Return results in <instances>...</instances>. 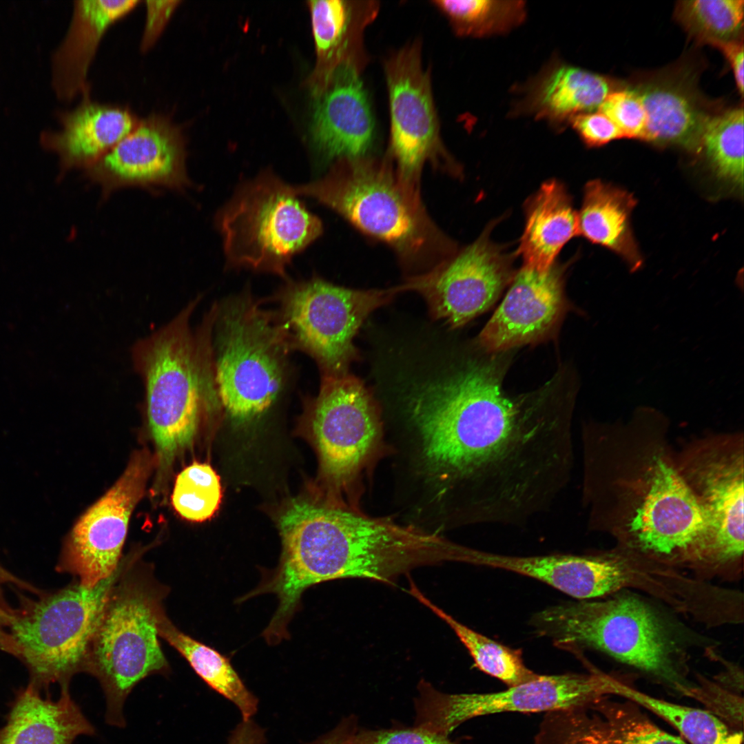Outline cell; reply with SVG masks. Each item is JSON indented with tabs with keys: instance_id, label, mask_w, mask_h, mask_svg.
Wrapping results in <instances>:
<instances>
[{
	"instance_id": "obj_1",
	"label": "cell",
	"mask_w": 744,
	"mask_h": 744,
	"mask_svg": "<svg viewBox=\"0 0 744 744\" xmlns=\"http://www.w3.org/2000/svg\"><path fill=\"white\" fill-rule=\"evenodd\" d=\"M497 363L471 361L411 389L392 444L422 525H521L551 507L573 468L572 406L509 396ZM407 485V486H408Z\"/></svg>"
},
{
	"instance_id": "obj_2",
	"label": "cell",
	"mask_w": 744,
	"mask_h": 744,
	"mask_svg": "<svg viewBox=\"0 0 744 744\" xmlns=\"http://www.w3.org/2000/svg\"><path fill=\"white\" fill-rule=\"evenodd\" d=\"M661 425L633 420L582 431V502L590 529L617 548L691 568L707 540L703 514L680 475Z\"/></svg>"
},
{
	"instance_id": "obj_3",
	"label": "cell",
	"mask_w": 744,
	"mask_h": 744,
	"mask_svg": "<svg viewBox=\"0 0 744 744\" xmlns=\"http://www.w3.org/2000/svg\"><path fill=\"white\" fill-rule=\"evenodd\" d=\"M282 552L249 595H276L270 623L285 630L309 588L334 579H367L394 584L414 569L420 538L412 526L360 510L293 501L279 519Z\"/></svg>"
},
{
	"instance_id": "obj_4",
	"label": "cell",
	"mask_w": 744,
	"mask_h": 744,
	"mask_svg": "<svg viewBox=\"0 0 744 744\" xmlns=\"http://www.w3.org/2000/svg\"><path fill=\"white\" fill-rule=\"evenodd\" d=\"M200 300L198 296L131 350L161 471L191 444L202 418L222 409L212 344L217 304L193 327L191 318Z\"/></svg>"
},
{
	"instance_id": "obj_5",
	"label": "cell",
	"mask_w": 744,
	"mask_h": 744,
	"mask_svg": "<svg viewBox=\"0 0 744 744\" xmlns=\"http://www.w3.org/2000/svg\"><path fill=\"white\" fill-rule=\"evenodd\" d=\"M387 244L407 271L424 273L451 258L456 243L435 225L420 187L404 180L388 156L341 158L323 177L294 187Z\"/></svg>"
},
{
	"instance_id": "obj_6",
	"label": "cell",
	"mask_w": 744,
	"mask_h": 744,
	"mask_svg": "<svg viewBox=\"0 0 744 744\" xmlns=\"http://www.w3.org/2000/svg\"><path fill=\"white\" fill-rule=\"evenodd\" d=\"M248 288L217 303L214 366L221 409L238 424L258 421L292 388V352L273 310Z\"/></svg>"
},
{
	"instance_id": "obj_7",
	"label": "cell",
	"mask_w": 744,
	"mask_h": 744,
	"mask_svg": "<svg viewBox=\"0 0 744 744\" xmlns=\"http://www.w3.org/2000/svg\"><path fill=\"white\" fill-rule=\"evenodd\" d=\"M531 625L563 648H588L643 672L686 696L685 652L666 623L647 603L628 595L581 600L535 613Z\"/></svg>"
},
{
	"instance_id": "obj_8",
	"label": "cell",
	"mask_w": 744,
	"mask_h": 744,
	"mask_svg": "<svg viewBox=\"0 0 744 744\" xmlns=\"http://www.w3.org/2000/svg\"><path fill=\"white\" fill-rule=\"evenodd\" d=\"M133 561L111 588L89 648L85 672L99 682L106 699V722L123 727L124 702L136 684L169 673L158 625L169 590L153 568Z\"/></svg>"
},
{
	"instance_id": "obj_9",
	"label": "cell",
	"mask_w": 744,
	"mask_h": 744,
	"mask_svg": "<svg viewBox=\"0 0 744 744\" xmlns=\"http://www.w3.org/2000/svg\"><path fill=\"white\" fill-rule=\"evenodd\" d=\"M309 404L322 476L343 508L360 510L366 482L378 463L393 454L380 409L364 383L349 373L321 378Z\"/></svg>"
},
{
	"instance_id": "obj_10",
	"label": "cell",
	"mask_w": 744,
	"mask_h": 744,
	"mask_svg": "<svg viewBox=\"0 0 744 744\" xmlns=\"http://www.w3.org/2000/svg\"><path fill=\"white\" fill-rule=\"evenodd\" d=\"M298 196L270 171L242 185L216 218L227 265L287 279L292 258L322 233Z\"/></svg>"
},
{
	"instance_id": "obj_11",
	"label": "cell",
	"mask_w": 744,
	"mask_h": 744,
	"mask_svg": "<svg viewBox=\"0 0 744 744\" xmlns=\"http://www.w3.org/2000/svg\"><path fill=\"white\" fill-rule=\"evenodd\" d=\"M134 558L121 561L116 571L93 588L78 581L32 602L6 617L14 654L28 667L30 683L40 691L52 683L68 687L85 672L90 643L108 594Z\"/></svg>"
},
{
	"instance_id": "obj_12",
	"label": "cell",
	"mask_w": 744,
	"mask_h": 744,
	"mask_svg": "<svg viewBox=\"0 0 744 744\" xmlns=\"http://www.w3.org/2000/svg\"><path fill=\"white\" fill-rule=\"evenodd\" d=\"M400 292L399 285L354 289L317 276L287 280L272 297L273 311L291 351L313 358L321 378L338 377L348 373L357 358L353 338L364 321Z\"/></svg>"
},
{
	"instance_id": "obj_13",
	"label": "cell",
	"mask_w": 744,
	"mask_h": 744,
	"mask_svg": "<svg viewBox=\"0 0 744 744\" xmlns=\"http://www.w3.org/2000/svg\"><path fill=\"white\" fill-rule=\"evenodd\" d=\"M677 470L698 504L707 540L699 578L737 579L743 561V437L710 435L674 451Z\"/></svg>"
},
{
	"instance_id": "obj_14",
	"label": "cell",
	"mask_w": 744,
	"mask_h": 744,
	"mask_svg": "<svg viewBox=\"0 0 744 744\" xmlns=\"http://www.w3.org/2000/svg\"><path fill=\"white\" fill-rule=\"evenodd\" d=\"M608 695V674L597 670L588 674L538 675L506 690L485 694H446L422 681L415 700V725L448 736L477 716L578 709Z\"/></svg>"
},
{
	"instance_id": "obj_15",
	"label": "cell",
	"mask_w": 744,
	"mask_h": 744,
	"mask_svg": "<svg viewBox=\"0 0 744 744\" xmlns=\"http://www.w3.org/2000/svg\"><path fill=\"white\" fill-rule=\"evenodd\" d=\"M421 52L415 41L384 65L391 118L389 157L400 176L419 187L426 163L455 176L462 173L442 141L431 76L423 68Z\"/></svg>"
},
{
	"instance_id": "obj_16",
	"label": "cell",
	"mask_w": 744,
	"mask_h": 744,
	"mask_svg": "<svg viewBox=\"0 0 744 744\" xmlns=\"http://www.w3.org/2000/svg\"><path fill=\"white\" fill-rule=\"evenodd\" d=\"M490 231L431 270L409 276L402 292H417L431 316L453 329L487 311L515 276L512 254L490 240Z\"/></svg>"
},
{
	"instance_id": "obj_17",
	"label": "cell",
	"mask_w": 744,
	"mask_h": 744,
	"mask_svg": "<svg viewBox=\"0 0 744 744\" xmlns=\"http://www.w3.org/2000/svg\"><path fill=\"white\" fill-rule=\"evenodd\" d=\"M152 465L148 452L134 455L116 482L74 526L64 546L60 570L74 575L89 588L116 571L130 516L144 493Z\"/></svg>"
},
{
	"instance_id": "obj_18",
	"label": "cell",
	"mask_w": 744,
	"mask_h": 744,
	"mask_svg": "<svg viewBox=\"0 0 744 744\" xmlns=\"http://www.w3.org/2000/svg\"><path fill=\"white\" fill-rule=\"evenodd\" d=\"M185 139L169 117L154 114L86 171L104 195L127 187H163L181 191L189 185Z\"/></svg>"
},
{
	"instance_id": "obj_19",
	"label": "cell",
	"mask_w": 744,
	"mask_h": 744,
	"mask_svg": "<svg viewBox=\"0 0 744 744\" xmlns=\"http://www.w3.org/2000/svg\"><path fill=\"white\" fill-rule=\"evenodd\" d=\"M362 70L343 63L318 79L311 134L325 161L369 155L375 122Z\"/></svg>"
},
{
	"instance_id": "obj_20",
	"label": "cell",
	"mask_w": 744,
	"mask_h": 744,
	"mask_svg": "<svg viewBox=\"0 0 744 744\" xmlns=\"http://www.w3.org/2000/svg\"><path fill=\"white\" fill-rule=\"evenodd\" d=\"M564 273L563 267L555 263L544 271L523 266L479 333V346L499 353L546 336L564 311Z\"/></svg>"
},
{
	"instance_id": "obj_21",
	"label": "cell",
	"mask_w": 744,
	"mask_h": 744,
	"mask_svg": "<svg viewBox=\"0 0 744 744\" xmlns=\"http://www.w3.org/2000/svg\"><path fill=\"white\" fill-rule=\"evenodd\" d=\"M628 85L637 94L645 112L644 141L699 153L703 128L714 112L705 104L694 72L676 65Z\"/></svg>"
},
{
	"instance_id": "obj_22",
	"label": "cell",
	"mask_w": 744,
	"mask_h": 744,
	"mask_svg": "<svg viewBox=\"0 0 744 744\" xmlns=\"http://www.w3.org/2000/svg\"><path fill=\"white\" fill-rule=\"evenodd\" d=\"M624 85L554 56L520 87L510 114L532 116L561 130L576 116L599 110L607 96Z\"/></svg>"
},
{
	"instance_id": "obj_23",
	"label": "cell",
	"mask_w": 744,
	"mask_h": 744,
	"mask_svg": "<svg viewBox=\"0 0 744 744\" xmlns=\"http://www.w3.org/2000/svg\"><path fill=\"white\" fill-rule=\"evenodd\" d=\"M88 94V90L83 93V99L75 108L57 113L60 130L41 134V144L58 155L62 171L87 169L138 123L126 107L92 101Z\"/></svg>"
},
{
	"instance_id": "obj_24",
	"label": "cell",
	"mask_w": 744,
	"mask_h": 744,
	"mask_svg": "<svg viewBox=\"0 0 744 744\" xmlns=\"http://www.w3.org/2000/svg\"><path fill=\"white\" fill-rule=\"evenodd\" d=\"M466 563L527 576L581 600L612 595L614 591L615 567L609 552L511 556L470 548Z\"/></svg>"
},
{
	"instance_id": "obj_25",
	"label": "cell",
	"mask_w": 744,
	"mask_h": 744,
	"mask_svg": "<svg viewBox=\"0 0 744 744\" xmlns=\"http://www.w3.org/2000/svg\"><path fill=\"white\" fill-rule=\"evenodd\" d=\"M138 1L79 0L61 44L51 59L52 85L56 96L70 101L88 90L86 78L99 43L109 27Z\"/></svg>"
},
{
	"instance_id": "obj_26",
	"label": "cell",
	"mask_w": 744,
	"mask_h": 744,
	"mask_svg": "<svg viewBox=\"0 0 744 744\" xmlns=\"http://www.w3.org/2000/svg\"><path fill=\"white\" fill-rule=\"evenodd\" d=\"M95 729L70 694L61 688L58 699L43 696L30 683L17 690L0 727V744H73Z\"/></svg>"
},
{
	"instance_id": "obj_27",
	"label": "cell",
	"mask_w": 744,
	"mask_h": 744,
	"mask_svg": "<svg viewBox=\"0 0 744 744\" xmlns=\"http://www.w3.org/2000/svg\"><path fill=\"white\" fill-rule=\"evenodd\" d=\"M311 26L322 77L343 63L364 69L367 57L364 32L379 12L376 1L318 0L309 1Z\"/></svg>"
},
{
	"instance_id": "obj_28",
	"label": "cell",
	"mask_w": 744,
	"mask_h": 744,
	"mask_svg": "<svg viewBox=\"0 0 744 744\" xmlns=\"http://www.w3.org/2000/svg\"><path fill=\"white\" fill-rule=\"evenodd\" d=\"M578 234V215L566 188L557 180L546 181L526 203L518 249L523 266L548 269L563 247Z\"/></svg>"
},
{
	"instance_id": "obj_29",
	"label": "cell",
	"mask_w": 744,
	"mask_h": 744,
	"mask_svg": "<svg viewBox=\"0 0 744 744\" xmlns=\"http://www.w3.org/2000/svg\"><path fill=\"white\" fill-rule=\"evenodd\" d=\"M635 205L631 194L594 180L585 186L582 205L577 214L579 234L619 254L632 269L642 264L630 223Z\"/></svg>"
},
{
	"instance_id": "obj_30",
	"label": "cell",
	"mask_w": 744,
	"mask_h": 744,
	"mask_svg": "<svg viewBox=\"0 0 744 744\" xmlns=\"http://www.w3.org/2000/svg\"><path fill=\"white\" fill-rule=\"evenodd\" d=\"M158 633L210 688L238 708L242 720L251 719L258 710V700L245 686L228 657L180 630L166 614L160 621Z\"/></svg>"
},
{
	"instance_id": "obj_31",
	"label": "cell",
	"mask_w": 744,
	"mask_h": 744,
	"mask_svg": "<svg viewBox=\"0 0 744 744\" xmlns=\"http://www.w3.org/2000/svg\"><path fill=\"white\" fill-rule=\"evenodd\" d=\"M610 694L643 707L676 728L690 744H743V731L730 727L705 710L681 705L660 699L609 675Z\"/></svg>"
},
{
	"instance_id": "obj_32",
	"label": "cell",
	"mask_w": 744,
	"mask_h": 744,
	"mask_svg": "<svg viewBox=\"0 0 744 744\" xmlns=\"http://www.w3.org/2000/svg\"><path fill=\"white\" fill-rule=\"evenodd\" d=\"M408 592L442 619L454 631L473 659L475 666L508 687L531 681L539 674L524 664L521 652L473 630L433 603L410 579Z\"/></svg>"
},
{
	"instance_id": "obj_33",
	"label": "cell",
	"mask_w": 744,
	"mask_h": 744,
	"mask_svg": "<svg viewBox=\"0 0 744 744\" xmlns=\"http://www.w3.org/2000/svg\"><path fill=\"white\" fill-rule=\"evenodd\" d=\"M592 705L600 715L590 720L584 744H687L658 727L632 701L604 696Z\"/></svg>"
},
{
	"instance_id": "obj_34",
	"label": "cell",
	"mask_w": 744,
	"mask_h": 744,
	"mask_svg": "<svg viewBox=\"0 0 744 744\" xmlns=\"http://www.w3.org/2000/svg\"><path fill=\"white\" fill-rule=\"evenodd\" d=\"M743 117L742 106L714 112L705 125L699 151L716 178L738 193L743 187Z\"/></svg>"
},
{
	"instance_id": "obj_35",
	"label": "cell",
	"mask_w": 744,
	"mask_h": 744,
	"mask_svg": "<svg viewBox=\"0 0 744 744\" xmlns=\"http://www.w3.org/2000/svg\"><path fill=\"white\" fill-rule=\"evenodd\" d=\"M433 4L447 18L460 37H484L510 32L524 22V1L435 0Z\"/></svg>"
},
{
	"instance_id": "obj_36",
	"label": "cell",
	"mask_w": 744,
	"mask_h": 744,
	"mask_svg": "<svg viewBox=\"0 0 744 744\" xmlns=\"http://www.w3.org/2000/svg\"><path fill=\"white\" fill-rule=\"evenodd\" d=\"M743 0H683L677 1L674 17L700 43L718 48L743 40Z\"/></svg>"
},
{
	"instance_id": "obj_37",
	"label": "cell",
	"mask_w": 744,
	"mask_h": 744,
	"mask_svg": "<svg viewBox=\"0 0 744 744\" xmlns=\"http://www.w3.org/2000/svg\"><path fill=\"white\" fill-rule=\"evenodd\" d=\"M222 495L220 477L214 468L208 464L194 462L176 477L172 504L182 517L201 522L214 516Z\"/></svg>"
},
{
	"instance_id": "obj_38",
	"label": "cell",
	"mask_w": 744,
	"mask_h": 744,
	"mask_svg": "<svg viewBox=\"0 0 744 744\" xmlns=\"http://www.w3.org/2000/svg\"><path fill=\"white\" fill-rule=\"evenodd\" d=\"M697 679L698 683H694L687 696L703 704L705 710L720 719L732 729L743 731L742 696L700 674Z\"/></svg>"
},
{
	"instance_id": "obj_39",
	"label": "cell",
	"mask_w": 744,
	"mask_h": 744,
	"mask_svg": "<svg viewBox=\"0 0 744 744\" xmlns=\"http://www.w3.org/2000/svg\"><path fill=\"white\" fill-rule=\"evenodd\" d=\"M599 110L615 124L623 138L644 141L645 112L640 98L627 83L610 94Z\"/></svg>"
},
{
	"instance_id": "obj_40",
	"label": "cell",
	"mask_w": 744,
	"mask_h": 744,
	"mask_svg": "<svg viewBox=\"0 0 744 744\" xmlns=\"http://www.w3.org/2000/svg\"><path fill=\"white\" fill-rule=\"evenodd\" d=\"M352 744H457L448 736L417 725L381 730L359 729Z\"/></svg>"
},
{
	"instance_id": "obj_41",
	"label": "cell",
	"mask_w": 744,
	"mask_h": 744,
	"mask_svg": "<svg viewBox=\"0 0 744 744\" xmlns=\"http://www.w3.org/2000/svg\"><path fill=\"white\" fill-rule=\"evenodd\" d=\"M588 147H600L623 136L615 124L599 110L583 113L569 124Z\"/></svg>"
},
{
	"instance_id": "obj_42",
	"label": "cell",
	"mask_w": 744,
	"mask_h": 744,
	"mask_svg": "<svg viewBox=\"0 0 744 744\" xmlns=\"http://www.w3.org/2000/svg\"><path fill=\"white\" fill-rule=\"evenodd\" d=\"M179 1H147V19L142 39L143 50L154 44L165 28Z\"/></svg>"
},
{
	"instance_id": "obj_43",
	"label": "cell",
	"mask_w": 744,
	"mask_h": 744,
	"mask_svg": "<svg viewBox=\"0 0 744 744\" xmlns=\"http://www.w3.org/2000/svg\"><path fill=\"white\" fill-rule=\"evenodd\" d=\"M725 56L734 73L739 94H743V42L742 41L723 44L717 48Z\"/></svg>"
},
{
	"instance_id": "obj_44",
	"label": "cell",
	"mask_w": 744,
	"mask_h": 744,
	"mask_svg": "<svg viewBox=\"0 0 744 744\" xmlns=\"http://www.w3.org/2000/svg\"><path fill=\"white\" fill-rule=\"evenodd\" d=\"M355 716H351L342 720L331 731L318 739L313 744H352L353 736L358 731Z\"/></svg>"
},
{
	"instance_id": "obj_45",
	"label": "cell",
	"mask_w": 744,
	"mask_h": 744,
	"mask_svg": "<svg viewBox=\"0 0 744 744\" xmlns=\"http://www.w3.org/2000/svg\"><path fill=\"white\" fill-rule=\"evenodd\" d=\"M725 665V670L714 678V681L723 687L739 694L743 691V672L734 663L722 661Z\"/></svg>"
},
{
	"instance_id": "obj_46",
	"label": "cell",
	"mask_w": 744,
	"mask_h": 744,
	"mask_svg": "<svg viewBox=\"0 0 744 744\" xmlns=\"http://www.w3.org/2000/svg\"><path fill=\"white\" fill-rule=\"evenodd\" d=\"M4 619L5 617L0 614V649L10 651L13 654V647L10 636L3 630Z\"/></svg>"
},
{
	"instance_id": "obj_47",
	"label": "cell",
	"mask_w": 744,
	"mask_h": 744,
	"mask_svg": "<svg viewBox=\"0 0 744 744\" xmlns=\"http://www.w3.org/2000/svg\"><path fill=\"white\" fill-rule=\"evenodd\" d=\"M227 744H257L255 741L251 738L240 735L235 734L230 736Z\"/></svg>"
},
{
	"instance_id": "obj_48",
	"label": "cell",
	"mask_w": 744,
	"mask_h": 744,
	"mask_svg": "<svg viewBox=\"0 0 744 744\" xmlns=\"http://www.w3.org/2000/svg\"><path fill=\"white\" fill-rule=\"evenodd\" d=\"M6 582H14L17 584L18 583L20 584L21 583L20 581L17 579L16 577H13L0 566V584Z\"/></svg>"
}]
</instances>
